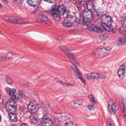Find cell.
<instances>
[{
	"label": "cell",
	"mask_w": 126,
	"mask_h": 126,
	"mask_svg": "<svg viewBox=\"0 0 126 126\" xmlns=\"http://www.w3.org/2000/svg\"><path fill=\"white\" fill-rule=\"evenodd\" d=\"M79 22L78 19L76 17L69 15L65 18L62 22V25L65 28H69L76 26L78 24Z\"/></svg>",
	"instance_id": "6da1fadb"
},
{
	"label": "cell",
	"mask_w": 126,
	"mask_h": 126,
	"mask_svg": "<svg viewBox=\"0 0 126 126\" xmlns=\"http://www.w3.org/2000/svg\"><path fill=\"white\" fill-rule=\"evenodd\" d=\"M60 48L62 50L63 52H64L65 54L69 57L71 61L74 65L76 66H79V62L78 59L74 56V54L70 52V50L63 46L60 47Z\"/></svg>",
	"instance_id": "7a4b0ae2"
},
{
	"label": "cell",
	"mask_w": 126,
	"mask_h": 126,
	"mask_svg": "<svg viewBox=\"0 0 126 126\" xmlns=\"http://www.w3.org/2000/svg\"><path fill=\"white\" fill-rule=\"evenodd\" d=\"M101 20L104 28L106 29H110L113 23V20L111 17L108 15H104L101 16Z\"/></svg>",
	"instance_id": "3957f363"
},
{
	"label": "cell",
	"mask_w": 126,
	"mask_h": 126,
	"mask_svg": "<svg viewBox=\"0 0 126 126\" xmlns=\"http://www.w3.org/2000/svg\"><path fill=\"white\" fill-rule=\"evenodd\" d=\"M3 18L6 21L12 23L20 24L27 22V21L26 20L23 19H20L18 17L4 16L3 17Z\"/></svg>",
	"instance_id": "277c9868"
},
{
	"label": "cell",
	"mask_w": 126,
	"mask_h": 126,
	"mask_svg": "<svg viewBox=\"0 0 126 126\" xmlns=\"http://www.w3.org/2000/svg\"><path fill=\"white\" fill-rule=\"evenodd\" d=\"M110 50V47L102 48L96 50L94 52V54L97 57H102L108 53Z\"/></svg>",
	"instance_id": "5b68a950"
},
{
	"label": "cell",
	"mask_w": 126,
	"mask_h": 126,
	"mask_svg": "<svg viewBox=\"0 0 126 126\" xmlns=\"http://www.w3.org/2000/svg\"><path fill=\"white\" fill-rule=\"evenodd\" d=\"M6 109L8 111L12 113L16 112L17 108L16 103L13 100H10L6 103Z\"/></svg>",
	"instance_id": "8992f818"
},
{
	"label": "cell",
	"mask_w": 126,
	"mask_h": 126,
	"mask_svg": "<svg viewBox=\"0 0 126 126\" xmlns=\"http://www.w3.org/2000/svg\"><path fill=\"white\" fill-rule=\"evenodd\" d=\"M28 109L31 112L34 114L38 112L39 109V107L38 104L35 101H31L28 105Z\"/></svg>",
	"instance_id": "52a82bcc"
},
{
	"label": "cell",
	"mask_w": 126,
	"mask_h": 126,
	"mask_svg": "<svg viewBox=\"0 0 126 126\" xmlns=\"http://www.w3.org/2000/svg\"><path fill=\"white\" fill-rule=\"evenodd\" d=\"M83 21L86 22H90L93 19V14L92 12L87 9L84 10L82 13Z\"/></svg>",
	"instance_id": "ba28073f"
},
{
	"label": "cell",
	"mask_w": 126,
	"mask_h": 126,
	"mask_svg": "<svg viewBox=\"0 0 126 126\" xmlns=\"http://www.w3.org/2000/svg\"><path fill=\"white\" fill-rule=\"evenodd\" d=\"M51 14L53 19L56 21H58L60 19V15L57 5H54L52 6L51 10Z\"/></svg>",
	"instance_id": "9c48e42d"
},
{
	"label": "cell",
	"mask_w": 126,
	"mask_h": 126,
	"mask_svg": "<svg viewBox=\"0 0 126 126\" xmlns=\"http://www.w3.org/2000/svg\"><path fill=\"white\" fill-rule=\"evenodd\" d=\"M37 21L39 23H44L48 25L51 24L50 21L48 17L44 15H39L38 16L37 18Z\"/></svg>",
	"instance_id": "30bf717a"
},
{
	"label": "cell",
	"mask_w": 126,
	"mask_h": 126,
	"mask_svg": "<svg viewBox=\"0 0 126 126\" xmlns=\"http://www.w3.org/2000/svg\"><path fill=\"white\" fill-rule=\"evenodd\" d=\"M87 29L93 33H100L103 32V30L97 26L93 24H89L87 26Z\"/></svg>",
	"instance_id": "8fae6325"
},
{
	"label": "cell",
	"mask_w": 126,
	"mask_h": 126,
	"mask_svg": "<svg viewBox=\"0 0 126 126\" xmlns=\"http://www.w3.org/2000/svg\"><path fill=\"white\" fill-rule=\"evenodd\" d=\"M71 68L74 71V73H75V74L77 75L78 77L80 79L81 82H82L83 83L86 84L85 81V80L83 78L82 75L81 74L79 70L78 69H77V68L74 67V66H72Z\"/></svg>",
	"instance_id": "7c38bea8"
},
{
	"label": "cell",
	"mask_w": 126,
	"mask_h": 126,
	"mask_svg": "<svg viewBox=\"0 0 126 126\" xmlns=\"http://www.w3.org/2000/svg\"><path fill=\"white\" fill-rule=\"evenodd\" d=\"M108 109L112 112H115L118 110V106L115 102L110 101L108 103Z\"/></svg>",
	"instance_id": "4fadbf2b"
},
{
	"label": "cell",
	"mask_w": 126,
	"mask_h": 126,
	"mask_svg": "<svg viewBox=\"0 0 126 126\" xmlns=\"http://www.w3.org/2000/svg\"><path fill=\"white\" fill-rule=\"evenodd\" d=\"M41 124L42 126H52L53 122L49 118H46L42 119Z\"/></svg>",
	"instance_id": "5bb4252c"
},
{
	"label": "cell",
	"mask_w": 126,
	"mask_h": 126,
	"mask_svg": "<svg viewBox=\"0 0 126 126\" xmlns=\"http://www.w3.org/2000/svg\"><path fill=\"white\" fill-rule=\"evenodd\" d=\"M99 74L97 73H91L86 75V77L88 80L92 79H97L99 77Z\"/></svg>",
	"instance_id": "9a60e30c"
},
{
	"label": "cell",
	"mask_w": 126,
	"mask_h": 126,
	"mask_svg": "<svg viewBox=\"0 0 126 126\" xmlns=\"http://www.w3.org/2000/svg\"><path fill=\"white\" fill-rule=\"evenodd\" d=\"M125 66L124 64L122 65L119 68L118 72V75L119 77L121 78L124 74L125 70Z\"/></svg>",
	"instance_id": "2e32d148"
},
{
	"label": "cell",
	"mask_w": 126,
	"mask_h": 126,
	"mask_svg": "<svg viewBox=\"0 0 126 126\" xmlns=\"http://www.w3.org/2000/svg\"><path fill=\"white\" fill-rule=\"evenodd\" d=\"M66 7L64 5H61L58 7V10L60 15H64L66 12Z\"/></svg>",
	"instance_id": "e0dca14e"
},
{
	"label": "cell",
	"mask_w": 126,
	"mask_h": 126,
	"mask_svg": "<svg viewBox=\"0 0 126 126\" xmlns=\"http://www.w3.org/2000/svg\"><path fill=\"white\" fill-rule=\"evenodd\" d=\"M117 45L118 46H122L126 44V38L121 37L118 40Z\"/></svg>",
	"instance_id": "ac0fdd59"
},
{
	"label": "cell",
	"mask_w": 126,
	"mask_h": 126,
	"mask_svg": "<svg viewBox=\"0 0 126 126\" xmlns=\"http://www.w3.org/2000/svg\"><path fill=\"white\" fill-rule=\"evenodd\" d=\"M87 10L91 12L94 11V3L92 1H89L87 3Z\"/></svg>",
	"instance_id": "d6986e66"
},
{
	"label": "cell",
	"mask_w": 126,
	"mask_h": 126,
	"mask_svg": "<svg viewBox=\"0 0 126 126\" xmlns=\"http://www.w3.org/2000/svg\"><path fill=\"white\" fill-rule=\"evenodd\" d=\"M16 90L14 89H10L9 91V94L11 96V99L14 100V99H16L15 94L16 93Z\"/></svg>",
	"instance_id": "ffe728a7"
},
{
	"label": "cell",
	"mask_w": 126,
	"mask_h": 126,
	"mask_svg": "<svg viewBox=\"0 0 126 126\" xmlns=\"http://www.w3.org/2000/svg\"><path fill=\"white\" fill-rule=\"evenodd\" d=\"M27 3L30 6L32 7H35L39 3V0H27Z\"/></svg>",
	"instance_id": "44dd1931"
},
{
	"label": "cell",
	"mask_w": 126,
	"mask_h": 126,
	"mask_svg": "<svg viewBox=\"0 0 126 126\" xmlns=\"http://www.w3.org/2000/svg\"><path fill=\"white\" fill-rule=\"evenodd\" d=\"M9 116L12 121L15 122L17 121V118L16 115V114L10 113L9 115Z\"/></svg>",
	"instance_id": "7402d4cb"
},
{
	"label": "cell",
	"mask_w": 126,
	"mask_h": 126,
	"mask_svg": "<svg viewBox=\"0 0 126 126\" xmlns=\"http://www.w3.org/2000/svg\"><path fill=\"white\" fill-rule=\"evenodd\" d=\"M122 112L126 120V103L122 102Z\"/></svg>",
	"instance_id": "603a6c76"
},
{
	"label": "cell",
	"mask_w": 126,
	"mask_h": 126,
	"mask_svg": "<svg viewBox=\"0 0 126 126\" xmlns=\"http://www.w3.org/2000/svg\"><path fill=\"white\" fill-rule=\"evenodd\" d=\"M32 123L34 124H36L38 122V119L36 116L34 115H32L30 117Z\"/></svg>",
	"instance_id": "cb8c5ba5"
},
{
	"label": "cell",
	"mask_w": 126,
	"mask_h": 126,
	"mask_svg": "<svg viewBox=\"0 0 126 126\" xmlns=\"http://www.w3.org/2000/svg\"><path fill=\"white\" fill-rule=\"evenodd\" d=\"M106 124L107 126H115L114 122H113L111 119L110 118L107 119Z\"/></svg>",
	"instance_id": "d4e9b609"
},
{
	"label": "cell",
	"mask_w": 126,
	"mask_h": 126,
	"mask_svg": "<svg viewBox=\"0 0 126 126\" xmlns=\"http://www.w3.org/2000/svg\"><path fill=\"white\" fill-rule=\"evenodd\" d=\"M22 91H19L17 94H15L16 98L17 99H19L22 96Z\"/></svg>",
	"instance_id": "484cf974"
},
{
	"label": "cell",
	"mask_w": 126,
	"mask_h": 126,
	"mask_svg": "<svg viewBox=\"0 0 126 126\" xmlns=\"http://www.w3.org/2000/svg\"><path fill=\"white\" fill-rule=\"evenodd\" d=\"M108 37V36L106 34H103V35H100L99 36V38L101 40H104L106 39Z\"/></svg>",
	"instance_id": "4316f807"
},
{
	"label": "cell",
	"mask_w": 126,
	"mask_h": 126,
	"mask_svg": "<svg viewBox=\"0 0 126 126\" xmlns=\"http://www.w3.org/2000/svg\"><path fill=\"white\" fill-rule=\"evenodd\" d=\"M74 104H75L79 105H81L82 104V102L80 100H78L74 101Z\"/></svg>",
	"instance_id": "83f0119b"
},
{
	"label": "cell",
	"mask_w": 126,
	"mask_h": 126,
	"mask_svg": "<svg viewBox=\"0 0 126 126\" xmlns=\"http://www.w3.org/2000/svg\"><path fill=\"white\" fill-rule=\"evenodd\" d=\"M6 82H7L8 84H10L13 83L12 80L10 78L6 77Z\"/></svg>",
	"instance_id": "f1b7e54d"
},
{
	"label": "cell",
	"mask_w": 126,
	"mask_h": 126,
	"mask_svg": "<svg viewBox=\"0 0 126 126\" xmlns=\"http://www.w3.org/2000/svg\"><path fill=\"white\" fill-rule=\"evenodd\" d=\"M88 109H89V110L92 111L94 110V106L92 105H89L87 106Z\"/></svg>",
	"instance_id": "f546056e"
},
{
	"label": "cell",
	"mask_w": 126,
	"mask_h": 126,
	"mask_svg": "<svg viewBox=\"0 0 126 126\" xmlns=\"http://www.w3.org/2000/svg\"><path fill=\"white\" fill-rule=\"evenodd\" d=\"M89 98L90 100L92 101V103H95V101L94 100V98H93V96L91 95H89Z\"/></svg>",
	"instance_id": "4dcf8cb0"
},
{
	"label": "cell",
	"mask_w": 126,
	"mask_h": 126,
	"mask_svg": "<svg viewBox=\"0 0 126 126\" xmlns=\"http://www.w3.org/2000/svg\"><path fill=\"white\" fill-rule=\"evenodd\" d=\"M15 2L18 4H22L24 2V0H16V1H15Z\"/></svg>",
	"instance_id": "1f68e13d"
},
{
	"label": "cell",
	"mask_w": 126,
	"mask_h": 126,
	"mask_svg": "<svg viewBox=\"0 0 126 126\" xmlns=\"http://www.w3.org/2000/svg\"><path fill=\"white\" fill-rule=\"evenodd\" d=\"M65 126H72V124L71 122H69L66 123L65 125Z\"/></svg>",
	"instance_id": "d6a6232c"
},
{
	"label": "cell",
	"mask_w": 126,
	"mask_h": 126,
	"mask_svg": "<svg viewBox=\"0 0 126 126\" xmlns=\"http://www.w3.org/2000/svg\"><path fill=\"white\" fill-rule=\"evenodd\" d=\"M79 2H80V4H81V5H85V1H79Z\"/></svg>",
	"instance_id": "836d02e7"
},
{
	"label": "cell",
	"mask_w": 126,
	"mask_h": 126,
	"mask_svg": "<svg viewBox=\"0 0 126 126\" xmlns=\"http://www.w3.org/2000/svg\"><path fill=\"white\" fill-rule=\"evenodd\" d=\"M13 126H19V125L17 124H14L13 125Z\"/></svg>",
	"instance_id": "e575fe53"
},
{
	"label": "cell",
	"mask_w": 126,
	"mask_h": 126,
	"mask_svg": "<svg viewBox=\"0 0 126 126\" xmlns=\"http://www.w3.org/2000/svg\"><path fill=\"white\" fill-rule=\"evenodd\" d=\"M21 126H28L27 125L25 124H23L22 125H21Z\"/></svg>",
	"instance_id": "d590c367"
},
{
	"label": "cell",
	"mask_w": 126,
	"mask_h": 126,
	"mask_svg": "<svg viewBox=\"0 0 126 126\" xmlns=\"http://www.w3.org/2000/svg\"><path fill=\"white\" fill-rule=\"evenodd\" d=\"M1 7H2V5L0 3V8H1Z\"/></svg>",
	"instance_id": "8d00e7d4"
},
{
	"label": "cell",
	"mask_w": 126,
	"mask_h": 126,
	"mask_svg": "<svg viewBox=\"0 0 126 126\" xmlns=\"http://www.w3.org/2000/svg\"><path fill=\"white\" fill-rule=\"evenodd\" d=\"M1 117H0V122L1 121Z\"/></svg>",
	"instance_id": "74e56055"
},
{
	"label": "cell",
	"mask_w": 126,
	"mask_h": 126,
	"mask_svg": "<svg viewBox=\"0 0 126 126\" xmlns=\"http://www.w3.org/2000/svg\"><path fill=\"white\" fill-rule=\"evenodd\" d=\"M0 98H1V95L0 94Z\"/></svg>",
	"instance_id": "f35d334b"
},
{
	"label": "cell",
	"mask_w": 126,
	"mask_h": 126,
	"mask_svg": "<svg viewBox=\"0 0 126 126\" xmlns=\"http://www.w3.org/2000/svg\"><path fill=\"white\" fill-rule=\"evenodd\" d=\"M37 126H41V125H37Z\"/></svg>",
	"instance_id": "ab89813d"
},
{
	"label": "cell",
	"mask_w": 126,
	"mask_h": 126,
	"mask_svg": "<svg viewBox=\"0 0 126 126\" xmlns=\"http://www.w3.org/2000/svg\"><path fill=\"white\" fill-rule=\"evenodd\" d=\"M0 33H1V31H0Z\"/></svg>",
	"instance_id": "60d3db41"
}]
</instances>
